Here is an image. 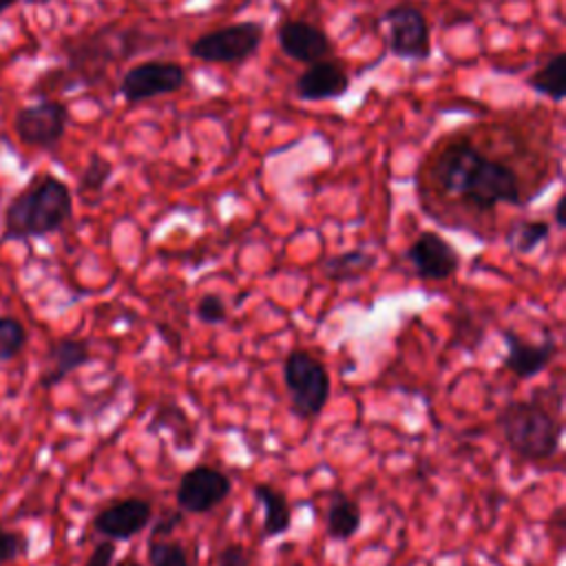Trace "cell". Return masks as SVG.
<instances>
[{
    "label": "cell",
    "instance_id": "cell-16",
    "mask_svg": "<svg viewBox=\"0 0 566 566\" xmlns=\"http://www.w3.org/2000/svg\"><path fill=\"white\" fill-rule=\"evenodd\" d=\"M91 358L88 345L80 338H60L55 340L44 358V367L40 374V385L42 387H55L60 385L69 374L86 365Z\"/></svg>",
    "mask_w": 566,
    "mask_h": 566
},
{
    "label": "cell",
    "instance_id": "cell-27",
    "mask_svg": "<svg viewBox=\"0 0 566 566\" xmlns=\"http://www.w3.org/2000/svg\"><path fill=\"white\" fill-rule=\"evenodd\" d=\"M252 557L241 544H226L217 553V566H250Z\"/></svg>",
    "mask_w": 566,
    "mask_h": 566
},
{
    "label": "cell",
    "instance_id": "cell-18",
    "mask_svg": "<svg viewBox=\"0 0 566 566\" xmlns=\"http://www.w3.org/2000/svg\"><path fill=\"white\" fill-rule=\"evenodd\" d=\"M360 524H363L360 504L345 493H336L332 497V502L327 506V515H325L327 535L334 542H347L358 533Z\"/></svg>",
    "mask_w": 566,
    "mask_h": 566
},
{
    "label": "cell",
    "instance_id": "cell-14",
    "mask_svg": "<svg viewBox=\"0 0 566 566\" xmlns=\"http://www.w3.org/2000/svg\"><path fill=\"white\" fill-rule=\"evenodd\" d=\"M502 338L506 343V354L502 358V365L515 378H522V380L542 374L551 365L557 352V345L553 338H546L542 343H528L522 336H517L513 329H504Z\"/></svg>",
    "mask_w": 566,
    "mask_h": 566
},
{
    "label": "cell",
    "instance_id": "cell-4",
    "mask_svg": "<svg viewBox=\"0 0 566 566\" xmlns=\"http://www.w3.org/2000/svg\"><path fill=\"white\" fill-rule=\"evenodd\" d=\"M283 385L287 389L292 411L305 420L318 418L332 394L327 367L305 349H294L285 356Z\"/></svg>",
    "mask_w": 566,
    "mask_h": 566
},
{
    "label": "cell",
    "instance_id": "cell-8",
    "mask_svg": "<svg viewBox=\"0 0 566 566\" xmlns=\"http://www.w3.org/2000/svg\"><path fill=\"white\" fill-rule=\"evenodd\" d=\"M389 27V51L405 60H427L431 55V38L424 13L407 2H398L382 13Z\"/></svg>",
    "mask_w": 566,
    "mask_h": 566
},
{
    "label": "cell",
    "instance_id": "cell-11",
    "mask_svg": "<svg viewBox=\"0 0 566 566\" xmlns=\"http://www.w3.org/2000/svg\"><path fill=\"white\" fill-rule=\"evenodd\" d=\"M405 259L413 268V274L424 281L451 279L460 268L458 250L438 232H420L407 248Z\"/></svg>",
    "mask_w": 566,
    "mask_h": 566
},
{
    "label": "cell",
    "instance_id": "cell-21",
    "mask_svg": "<svg viewBox=\"0 0 566 566\" xmlns=\"http://www.w3.org/2000/svg\"><path fill=\"white\" fill-rule=\"evenodd\" d=\"M551 226L546 221H520L509 230V248L515 254H531L539 243H544L548 239Z\"/></svg>",
    "mask_w": 566,
    "mask_h": 566
},
{
    "label": "cell",
    "instance_id": "cell-13",
    "mask_svg": "<svg viewBox=\"0 0 566 566\" xmlns=\"http://www.w3.org/2000/svg\"><path fill=\"white\" fill-rule=\"evenodd\" d=\"M276 42L281 51L298 62L312 64L325 60L332 53V42L327 33L310 22L285 20L276 27Z\"/></svg>",
    "mask_w": 566,
    "mask_h": 566
},
{
    "label": "cell",
    "instance_id": "cell-23",
    "mask_svg": "<svg viewBox=\"0 0 566 566\" xmlns=\"http://www.w3.org/2000/svg\"><path fill=\"white\" fill-rule=\"evenodd\" d=\"M148 564L150 566H190V559L186 548L179 542L155 537L148 542Z\"/></svg>",
    "mask_w": 566,
    "mask_h": 566
},
{
    "label": "cell",
    "instance_id": "cell-6",
    "mask_svg": "<svg viewBox=\"0 0 566 566\" xmlns=\"http://www.w3.org/2000/svg\"><path fill=\"white\" fill-rule=\"evenodd\" d=\"M261 22H237L199 35L190 44V55L203 62H241L248 60L263 42Z\"/></svg>",
    "mask_w": 566,
    "mask_h": 566
},
{
    "label": "cell",
    "instance_id": "cell-29",
    "mask_svg": "<svg viewBox=\"0 0 566 566\" xmlns=\"http://www.w3.org/2000/svg\"><path fill=\"white\" fill-rule=\"evenodd\" d=\"M181 522V513H166L164 515V520L155 526V531H153V537L150 539H155V537H159V539H164V537H168L172 531H175V526Z\"/></svg>",
    "mask_w": 566,
    "mask_h": 566
},
{
    "label": "cell",
    "instance_id": "cell-24",
    "mask_svg": "<svg viewBox=\"0 0 566 566\" xmlns=\"http://www.w3.org/2000/svg\"><path fill=\"white\" fill-rule=\"evenodd\" d=\"M113 175V164L99 155H93L88 159V164L84 166V170L80 172V179H77V190L82 195H91V192H99L106 181L111 179Z\"/></svg>",
    "mask_w": 566,
    "mask_h": 566
},
{
    "label": "cell",
    "instance_id": "cell-20",
    "mask_svg": "<svg viewBox=\"0 0 566 566\" xmlns=\"http://www.w3.org/2000/svg\"><path fill=\"white\" fill-rule=\"evenodd\" d=\"M528 86L553 102H562L566 95V53H555L546 64H542L528 77Z\"/></svg>",
    "mask_w": 566,
    "mask_h": 566
},
{
    "label": "cell",
    "instance_id": "cell-15",
    "mask_svg": "<svg viewBox=\"0 0 566 566\" xmlns=\"http://www.w3.org/2000/svg\"><path fill=\"white\" fill-rule=\"evenodd\" d=\"M296 95L305 102H323L336 99L347 93L349 75L338 62L318 60L312 62L294 82Z\"/></svg>",
    "mask_w": 566,
    "mask_h": 566
},
{
    "label": "cell",
    "instance_id": "cell-7",
    "mask_svg": "<svg viewBox=\"0 0 566 566\" xmlns=\"http://www.w3.org/2000/svg\"><path fill=\"white\" fill-rule=\"evenodd\" d=\"M69 108L57 99H42L31 106L18 108L13 130L24 146L53 150L66 133Z\"/></svg>",
    "mask_w": 566,
    "mask_h": 566
},
{
    "label": "cell",
    "instance_id": "cell-3",
    "mask_svg": "<svg viewBox=\"0 0 566 566\" xmlns=\"http://www.w3.org/2000/svg\"><path fill=\"white\" fill-rule=\"evenodd\" d=\"M497 427L509 449L531 462L553 458L562 447V420L542 400H511L497 413Z\"/></svg>",
    "mask_w": 566,
    "mask_h": 566
},
{
    "label": "cell",
    "instance_id": "cell-12",
    "mask_svg": "<svg viewBox=\"0 0 566 566\" xmlns=\"http://www.w3.org/2000/svg\"><path fill=\"white\" fill-rule=\"evenodd\" d=\"M153 520V504L144 497H122L93 517V528L106 539H130Z\"/></svg>",
    "mask_w": 566,
    "mask_h": 566
},
{
    "label": "cell",
    "instance_id": "cell-2",
    "mask_svg": "<svg viewBox=\"0 0 566 566\" xmlns=\"http://www.w3.org/2000/svg\"><path fill=\"white\" fill-rule=\"evenodd\" d=\"M73 212V197L64 181L53 175H40L22 188L4 210L2 239L22 241L57 232Z\"/></svg>",
    "mask_w": 566,
    "mask_h": 566
},
{
    "label": "cell",
    "instance_id": "cell-32",
    "mask_svg": "<svg viewBox=\"0 0 566 566\" xmlns=\"http://www.w3.org/2000/svg\"><path fill=\"white\" fill-rule=\"evenodd\" d=\"M115 566H142L137 559H130V557H126V559H122V562H117Z\"/></svg>",
    "mask_w": 566,
    "mask_h": 566
},
{
    "label": "cell",
    "instance_id": "cell-30",
    "mask_svg": "<svg viewBox=\"0 0 566 566\" xmlns=\"http://www.w3.org/2000/svg\"><path fill=\"white\" fill-rule=\"evenodd\" d=\"M555 223H557V228H564V226H566V217H564V197H559L557 203H555Z\"/></svg>",
    "mask_w": 566,
    "mask_h": 566
},
{
    "label": "cell",
    "instance_id": "cell-17",
    "mask_svg": "<svg viewBox=\"0 0 566 566\" xmlns=\"http://www.w3.org/2000/svg\"><path fill=\"white\" fill-rule=\"evenodd\" d=\"M252 493L263 506V539H272L287 533V528L292 526V506L285 493L265 482H256Z\"/></svg>",
    "mask_w": 566,
    "mask_h": 566
},
{
    "label": "cell",
    "instance_id": "cell-5",
    "mask_svg": "<svg viewBox=\"0 0 566 566\" xmlns=\"http://www.w3.org/2000/svg\"><path fill=\"white\" fill-rule=\"evenodd\" d=\"M135 35L122 33L117 38L108 35L106 31L77 38L66 42L64 53L69 62V71L80 77V82H95L104 73V66L115 57H128L135 53V46L128 44Z\"/></svg>",
    "mask_w": 566,
    "mask_h": 566
},
{
    "label": "cell",
    "instance_id": "cell-25",
    "mask_svg": "<svg viewBox=\"0 0 566 566\" xmlns=\"http://www.w3.org/2000/svg\"><path fill=\"white\" fill-rule=\"evenodd\" d=\"M195 316L197 321H201L203 325H221L228 318V305L223 301V296L208 292L203 294L197 305H195Z\"/></svg>",
    "mask_w": 566,
    "mask_h": 566
},
{
    "label": "cell",
    "instance_id": "cell-28",
    "mask_svg": "<svg viewBox=\"0 0 566 566\" xmlns=\"http://www.w3.org/2000/svg\"><path fill=\"white\" fill-rule=\"evenodd\" d=\"M113 557H115V542L104 539L93 548V553L88 555L84 566H113Z\"/></svg>",
    "mask_w": 566,
    "mask_h": 566
},
{
    "label": "cell",
    "instance_id": "cell-10",
    "mask_svg": "<svg viewBox=\"0 0 566 566\" xmlns=\"http://www.w3.org/2000/svg\"><path fill=\"white\" fill-rule=\"evenodd\" d=\"M186 84V71L177 62H164V60H148L142 64L130 66L122 82L119 93L126 102H144L153 99L157 95L175 93Z\"/></svg>",
    "mask_w": 566,
    "mask_h": 566
},
{
    "label": "cell",
    "instance_id": "cell-9",
    "mask_svg": "<svg viewBox=\"0 0 566 566\" xmlns=\"http://www.w3.org/2000/svg\"><path fill=\"white\" fill-rule=\"evenodd\" d=\"M232 491L230 478L210 464L188 469L177 484L175 500L184 513H208L219 506Z\"/></svg>",
    "mask_w": 566,
    "mask_h": 566
},
{
    "label": "cell",
    "instance_id": "cell-19",
    "mask_svg": "<svg viewBox=\"0 0 566 566\" xmlns=\"http://www.w3.org/2000/svg\"><path fill=\"white\" fill-rule=\"evenodd\" d=\"M376 263V256L367 250H345L323 261V272L332 281H354L365 276Z\"/></svg>",
    "mask_w": 566,
    "mask_h": 566
},
{
    "label": "cell",
    "instance_id": "cell-1",
    "mask_svg": "<svg viewBox=\"0 0 566 566\" xmlns=\"http://www.w3.org/2000/svg\"><path fill=\"white\" fill-rule=\"evenodd\" d=\"M438 188L475 210H493L500 203H520L522 186L515 170L482 155L469 142L447 144L431 164Z\"/></svg>",
    "mask_w": 566,
    "mask_h": 566
},
{
    "label": "cell",
    "instance_id": "cell-31",
    "mask_svg": "<svg viewBox=\"0 0 566 566\" xmlns=\"http://www.w3.org/2000/svg\"><path fill=\"white\" fill-rule=\"evenodd\" d=\"M15 2H18V0H0V15H2L7 9H11Z\"/></svg>",
    "mask_w": 566,
    "mask_h": 566
},
{
    "label": "cell",
    "instance_id": "cell-26",
    "mask_svg": "<svg viewBox=\"0 0 566 566\" xmlns=\"http://www.w3.org/2000/svg\"><path fill=\"white\" fill-rule=\"evenodd\" d=\"M29 551V537H24L18 531L0 528V564L13 562L20 555H27Z\"/></svg>",
    "mask_w": 566,
    "mask_h": 566
},
{
    "label": "cell",
    "instance_id": "cell-22",
    "mask_svg": "<svg viewBox=\"0 0 566 566\" xmlns=\"http://www.w3.org/2000/svg\"><path fill=\"white\" fill-rule=\"evenodd\" d=\"M27 345V327L11 316H0V363L13 360Z\"/></svg>",
    "mask_w": 566,
    "mask_h": 566
}]
</instances>
